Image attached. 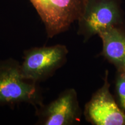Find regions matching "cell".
<instances>
[{
	"label": "cell",
	"instance_id": "1",
	"mask_svg": "<svg viewBox=\"0 0 125 125\" xmlns=\"http://www.w3.org/2000/svg\"><path fill=\"white\" fill-rule=\"evenodd\" d=\"M37 83L23 78L20 64L13 59L0 61V106L26 103L42 107V97Z\"/></svg>",
	"mask_w": 125,
	"mask_h": 125
},
{
	"label": "cell",
	"instance_id": "2",
	"mask_svg": "<svg viewBox=\"0 0 125 125\" xmlns=\"http://www.w3.org/2000/svg\"><path fill=\"white\" fill-rule=\"evenodd\" d=\"M49 38L67 31L83 13L89 0H29Z\"/></svg>",
	"mask_w": 125,
	"mask_h": 125
},
{
	"label": "cell",
	"instance_id": "3",
	"mask_svg": "<svg viewBox=\"0 0 125 125\" xmlns=\"http://www.w3.org/2000/svg\"><path fill=\"white\" fill-rule=\"evenodd\" d=\"M78 22V33L85 40L108 27H122L124 17L121 0H89Z\"/></svg>",
	"mask_w": 125,
	"mask_h": 125
},
{
	"label": "cell",
	"instance_id": "4",
	"mask_svg": "<svg viewBox=\"0 0 125 125\" xmlns=\"http://www.w3.org/2000/svg\"><path fill=\"white\" fill-rule=\"evenodd\" d=\"M68 53L67 47L60 44L27 50L20 64L23 78L35 83L45 80L65 63Z\"/></svg>",
	"mask_w": 125,
	"mask_h": 125
},
{
	"label": "cell",
	"instance_id": "5",
	"mask_svg": "<svg viewBox=\"0 0 125 125\" xmlns=\"http://www.w3.org/2000/svg\"><path fill=\"white\" fill-rule=\"evenodd\" d=\"M108 71L103 85L93 94L86 104V119L96 125H125V114L120 109L109 92Z\"/></svg>",
	"mask_w": 125,
	"mask_h": 125
},
{
	"label": "cell",
	"instance_id": "6",
	"mask_svg": "<svg viewBox=\"0 0 125 125\" xmlns=\"http://www.w3.org/2000/svg\"><path fill=\"white\" fill-rule=\"evenodd\" d=\"M80 117L77 94L73 89L64 90L56 100L40 109V123L45 125H73Z\"/></svg>",
	"mask_w": 125,
	"mask_h": 125
},
{
	"label": "cell",
	"instance_id": "7",
	"mask_svg": "<svg viewBox=\"0 0 125 125\" xmlns=\"http://www.w3.org/2000/svg\"><path fill=\"white\" fill-rule=\"evenodd\" d=\"M103 42L101 55L118 71L125 70V31L122 27H110L98 34Z\"/></svg>",
	"mask_w": 125,
	"mask_h": 125
},
{
	"label": "cell",
	"instance_id": "8",
	"mask_svg": "<svg viewBox=\"0 0 125 125\" xmlns=\"http://www.w3.org/2000/svg\"><path fill=\"white\" fill-rule=\"evenodd\" d=\"M116 89L120 104L123 110L125 111V70L118 71Z\"/></svg>",
	"mask_w": 125,
	"mask_h": 125
}]
</instances>
